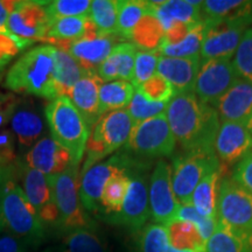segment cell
<instances>
[{
    "label": "cell",
    "mask_w": 252,
    "mask_h": 252,
    "mask_svg": "<svg viewBox=\"0 0 252 252\" xmlns=\"http://www.w3.org/2000/svg\"><path fill=\"white\" fill-rule=\"evenodd\" d=\"M165 115L176 141L186 152L214 150L220 128L219 113L212 105L201 102L195 93L176 94L167 104Z\"/></svg>",
    "instance_id": "obj_1"
},
{
    "label": "cell",
    "mask_w": 252,
    "mask_h": 252,
    "mask_svg": "<svg viewBox=\"0 0 252 252\" xmlns=\"http://www.w3.org/2000/svg\"><path fill=\"white\" fill-rule=\"evenodd\" d=\"M4 87L13 93L46 99L59 97L56 87V47L41 45L28 50L8 69Z\"/></svg>",
    "instance_id": "obj_2"
},
{
    "label": "cell",
    "mask_w": 252,
    "mask_h": 252,
    "mask_svg": "<svg viewBox=\"0 0 252 252\" xmlns=\"http://www.w3.org/2000/svg\"><path fill=\"white\" fill-rule=\"evenodd\" d=\"M0 220L5 231L30 248L40 247L45 241V224L13 179L6 181L0 189Z\"/></svg>",
    "instance_id": "obj_3"
},
{
    "label": "cell",
    "mask_w": 252,
    "mask_h": 252,
    "mask_svg": "<svg viewBox=\"0 0 252 252\" xmlns=\"http://www.w3.org/2000/svg\"><path fill=\"white\" fill-rule=\"evenodd\" d=\"M52 138L71 156L72 163L80 165L87 150L90 127L67 96L50 100L45 109Z\"/></svg>",
    "instance_id": "obj_4"
},
{
    "label": "cell",
    "mask_w": 252,
    "mask_h": 252,
    "mask_svg": "<svg viewBox=\"0 0 252 252\" xmlns=\"http://www.w3.org/2000/svg\"><path fill=\"white\" fill-rule=\"evenodd\" d=\"M134 124L126 109L116 110L103 115L94 126L93 134L87 144V159L82 174L96 165L99 160L125 146Z\"/></svg>",
    "instance_id": "obj_5"
},
{
    "label": "cell",
    "mask_w": 252,
    "mask_h": 252,
    "mask_svg": "<svg viewBox=\"0 0 252 252\" xmlns=\"http://www.w3.org/2000/svg\"><path fill=\"white\" fill-rule=\"evenodd\" d=\"M78 165L71 163L61 174L53 176V189L59 222L56 230L67 234L77 229H94V223L82 206L78 193Z\"/></svg>",
    "instance_id": "obj_6"
},
{
    "label": "cell",
    "mask_w": 252,
    "mask_h": 252,
    "mask_svg": "<svg viewBox=\"0 0 252 252\" xmlns=\"http://www.w3.org/2000/svg\"><path fill=\"white\" fill-rule=\"evenodd\" d=\"M172 187L175 198L181 206L190 204V198L197 185L209 175L219 171L220 161L215 151L187 152L173 159Z\"/></svg>",
    "instance_id": "obj_7"
},
{
    "label": "cell",
    "mask_w": 252,
    "mask_h": 252,
    "mask_svg": "<svg viewBox=\"0 0 252 252\" xmlns=\"http://www.w3.org/2000/svg\"><path fill=\"white\" fill-rule=\"evenodd\" d=\"M47 1H15L5 24L6 35L23 50L36 41H46L50 20L46 11Z\"/></svg>",
    "instance_id": "obj_8"
},
{
    "label": "cell",
    "mask_w": 252,
    "mask_h": 252,
    "mask_svg": "<svg viewBox=\"0 0 252 252\" xmlns=\"http://www.w3.org/2000/svg\"><path fill=\"white\" fill-rule=\"evenodd\" d=\"M217 220L252 244V195L230 178L220 179Z\"/></svg>",
    "instance_id": "obj_9"
},
{
    "label": "cell",
    "mask_w": 252,
    "mask_h": 252,
    "mask_svg": "<svg viewBox=\"0 0 252 252\" xmlns=\"http://www.w3.org/2000/svg\"><path fill=\"white\" fill-rule=\"evenodd\" d=\"M209 23L207 35L201 48V61L214 59H231L241 42L244 32L252 23V1L243 12L225 20Z\"/></svg>",
    "instance_id": "obj_10"
},
{
    "label": "cell",
    "mask_w": 252,
    "mask_h": 252,
    "mask_svg": "<svg viewBox=\"0 0 252 252\" xmlns=\"http://www.w3.org/2000/svg\"><path fill=\"white\" fill-rule=\"evenodd\" d=\"M175 145L176 139L163 112L135 125L125 147L140 157L161 158L171 157Z\"/></svg>",
    "instance_id": "obj_11"
},
{
    "label": "cell",
    "mask_w": 252,
    "mask_h": 252,
    "mask_svg": "<svg viewBox=\"0 0 252 252\" xmlns=\"http://www.w3.org/2000/svg\"><path fill=\"white\" fill-rule=\"evenodd\" d=\"M239 80L231 59L201 61L194 93L201 102L215 105L220 97Z\"/></svg>",
    "instance_id": "obj_12"
},
{
    "label": "cell",
    "mask_w": 252,
    "mask_h": 252,
    "mask_svg": "<svg viewBox=\"0 0 252 252\" xmlns=\"http://www.w3.org/2000/svg\"><path fill=\"white\" fill-rule=\"evenodd\" d=\"M21 181L24 193L33 206L40 220L45 225L56 229L59 222V212L56 208L53 176L45 175L36 169L20 163Z\"/></svg>",
    "instance_id": "obj_13"
},
{
    "label": "cell",
    "mask_w": 252,
    "mask_h": 252,
    "mask_svg": "<svg viewBox=\"0 0 252 252\" xmlns=\"http://www.w3.org/2000/svg\"><path fill=\"white\" fill-rule=\"evenodd\" d=\"M150 212L154 222L166 225L176 220L181 204L178 202L172 187V167L160 160L152 172L149 187Z\"/></svg>",
    "instance_id": "obj_14"
},
{
    "label": "cell",
    "mask_w": 252,
    "mask_h": 252,
    "mask_svg": "<svg viewBox=\"0 0 252 252\" xmlns=\"http://www.w3.org/2000/svg\"><path fill=\"white\" fill-rule=\"evenodd\" d=\"M128 163L130 160L125 156H115L108 161L97 162L82 174L78 193L82 206L87 213L97 214L102 212L100 198L106 182L116 173L127 169Z\"/></svg>",
    "instance_id": "obj_15"
},
{
    "label": "cell",
    "mask_w": 252,
    "mask_h": 252,
    "mask_svg": "<svg viewBox=\"0 0 252 252\" xmlns=\"http://www.w3.org/2000/svg\"><path fill=\"white\" fill-rule=\"evenodd\" d=\"M150 215L149 188L146 179L139 174L132 175L130 176V184L122 210L117 215L110 217V222L138 231L143 229Z\"/></svg>",
    "instance_id": "obj_16"
},
{
    "label": "cell",
    "mask_w": 252,
    "mask_h": 252,
    "mask_svg": "<svg viewBox=\"0 0 252 252\" xmlns=\"http://www.w3.org/2000/svg\"><path fill=\"white\" fill-rule=\"evenodd\" d=\"M11 131L17 138L21 152L30 151L45 137L46 124L39 105L31 98L19 100L11 119Z\"/></svg>",
    "instance_id": "obj_17"
},
{
    "label": "cell",
    "mask_w": 252,
    "mask_h": 252,
    "mask_svg": "<svg viewBox=\"0 0 252 252\" xmlns=\"http://www.w3.org/2000/svg\"><path fill=\"white\" fill-rule=\"evenodd\" d=\"M25 165L45 175H59L72 163L71 156L52 137L46 135L25 154Z\"/></svg>",
    "instance_id": "obj_18"
},
{
    "label": "cell",
    "mask_w": 252,
    "mask_h": 252,
    "mask_svg": "<svg viewBox=\"0 0 252 252\" xmlns=\"http://www.w3.org/2000/svg\"><path fill=\"white\" fill-rule=\"evenodd\" d=\"M214 150L217 158L223 162H239L252 151V134L250 130L247 125L239 123H220Z\"/></svg>",
    "instance_id": "obj_19"
},
{
    "label": "cell",
    "mask_w": 252,
    "mask_h": 252,
    "mask_svg": "<svg viewBox=\"0 0 252 252\" xmlns=\"http://www.w3.org/2000/svg\"><path fill=\"white\" fill-rule=\"evenodd\" d=\"M220 122L249 125L252 117V83L239 80L220 97L215 105Z\"/></svg>",
    "instance_id": "obj_20"
},
{
    "label": "cell",
    "mask_w": 252,
    "mask_h": 252,
    "mask_svg": "<svg viewBox=\"0 0 252 252\" xmlns=\"http://www.w3.org/2000/svg\"><path fill=\"white\" fill-rule=\"evenodd\" d=\"M201 65L200 55L191 58H165L160 56L157 74L171 83L176 94L194 93Z\"/></svg>",
    "instance_id": "obj_21"
},
{
    "label": "cell",
    "mask_w": 252,
    "mask_h": 252,
    "mask_svg": "<svg viewBox=\"0 0 252 252\" xmlns=\"http://www.w3.org/2000/svg\"><path fill=\"white\" fill-rule=\"evenodd\" d=\"M103 83L104 81L97 72H87L72 87L67 96L89 127L96 125L102 117L99 110V89Z\"/></svg>",
    "instance_id": "obj_22"
},
{
    "label": "cell",
    "mask_w": 252,
    "mask_h": 252,
    "mask_svg": "<svg viewBox=\"0 0 252 252\" xmlns=\"http://www.w3.org/2000/svg\"><path fill=\"white\" fill-rule=\"evenodd\" d=\"M56 48L67 50L87 72H97L99 65L111 54L113 39L111 36L99 35L94 39L74 41Z\"/></svg>",
    "instance_id": "obj_23"
},
{
    "label": "cell",
    "mask_w": 252,
    "mask_h": 252,
    "mask_svg": "<svg viewBox=\"0 0 252 252\" xmlns=\"http://www.w3.org/2000/svg\"><path fill=\"white\" fill-rule=\"evenodd\" d=\"M202 1L168 0V1H149L151 12L161 24L165 31L176 23L197 24L202 18Z\"/></svg>",
    "instance_id": "obj_24"
},
{
    "label": "cell",
    "mask_w": 252,
    "mask_h": 252,
    "mask_svg": "<svg viewBox=\"0 0 252 252\" xmlns=\"http://www.w3.org/2000/svg\"><path fill=\"white\" fill-rule=\"evenodd\" d=\"M98 31L89 17L62 18L50 23L47 41L61 47L82 39H94Z\"/></svg>",
    "instance_id": "obj_25"
},
{
    "label": "cell",
    "mask_w": 252,
    "mask_h": 252,
    "mask_svg": "<svg viewBox=\"0 0 252 252\" xmlns=\"http://www.w3.org/2000/svg\"><path fill=\"white\" fill-rule=\"evenodd\" d=\"M45 252H109L94 229H77L63 235L61 241Z\"/></svg>",
    "instance_id": "obj_26"
},
{
    "label": "cell",
    "mask_w": 252,
    "mask_h": 252,
    "mask_svg": "<svg viewBox=\"0 0 252 252\" xmlns=\"http://www.w3.org/2000/svg\"><path fill=\"white\" fill-rule=\"evenodd\" d=\"M169 245L176 250L207 252L206 244L196 225L186 220H174L166 224Z\"/></svg>",
    "instance_id": "obj_27"
},
{
    "label": "cell",
    "mask_w": 252,
    "mask_h": 252,
    "mask_svg": "<svg viewBox=\"0 0 252 252\" xmlns=\"http://www.w3.org/2000/svg\"><path fill=\"white\" fill-rule=\"evenodd\" d=\"M220 182V171L207 175L195 188L190 198V204L201 215L217 220V197Z\"/></svg>",
    "instance_id": "obj_28"
},
{
    "label": "cell",
    "mask_w": 252,
    "mask_h": 252,
    "mask_svg": "<svg viewBox=\"0 0 252 252\" xmlns=\"http://www.w3.org/2000/svg\"><path fill=\"white\" fill-rule=\"evenodd\" d=\"M134 91L131 82L123 80L104 82L99 89L100 115L126 108L131 102Z\"/></svg>",
    "instance_id": "obj_29"
},
{
    "label": "cell",
    "mask_w": 252,
    "mask_h": 252,
    "mask_svg": "<svg viewBox=\"0 0 252 252\" xmlns=\"http://www.w3.org/2000/svg\"><path fill=\"white\" fill-rule=\"evenodd\" d=\"M208 28H209V23H208L207 19H203L195 25L193 30L189 32L188 35L181 42L176 43V45L162 43L158 49L160 56H165V58H191V56L200 55Z\"/></svg>",
    "instance_id": "obj_30"
},
{
    "label": "cell",
    "mask_w": 252,
    "mask_h": 252,
    "mask_svg": "<svg viewBox=\"0 0 252 252\" xmlns=\"http://www.w3.org/2000/svg\"><path fill=\"white\" fill-rule=\"evenodd\" d=\"M86 74L87 71L67 50L56 48V87L59 96H68L72 87Z\"/></svg>",
    "instance_id": "obj_31"
},
{
    "label": "cell",
    "mask_w": 252,
    "mask_h": 252,
    "mask_svg": "<svg viewBox=\"0 0 252 252\" xmlns=\"http://www.w3.org/2000/svg\"><path fill=\"white\" fill-rule=\"evenodd\" d=\"M149 2V1H147ZM165 30L161 24L151 12L149 6V12L144 15L143 19L134 28L132 33L131 41H133L135 47H139L140 50H158L161 46Z\"/></svg>",
    "instance_id": "obj_32"
},
{
    "label": "cell",
    "mask_w": 252,
    "mask_h": 252,
    "mask_svg": "<svg viewBox=\"0 0 252 252\" xmlns=\"http://www.w3.org/2000/svg\"><path fill=\"white\" fill-rule=\"evenodd\" d=\"M207 252H252V244L217 220L216 229L207 241Z\"/></svg>",
    "instance_id": "obj_33"
},
{
    "label": "cell",
    "mask_w": 252,
    "mask_h": 252,
    "mask_svg": "<svg viewBox=\"0 0 252 252\" xmlns=\"http://www.w3.org/2000/svg\"><path fill=\"white\" fill-rule=\"evenodd\" d=\"M127 169L116 173L104 187L100 207L102 212L105 214H117L122 210L126 193H127L128 184H130V174Z\"/></svg>",
    "instance_id": "obj_34"
},
{
    "label": "cell",
    "mask_w": 252,
    "mask_h": 252,
    "mask_svg": "<svg viewBox=\"0 0 252 252\" xmlns=\"http://www.w3.org/2000/svg\"><path fill=\"white\" fill-rule=\"evenodd\" d=\"M89 18L102 36L117 34L118 0H94L91 1Z\"/></svg>",
    "instance_id": "obj_35"
},
{
    "label": "cell",
    "mask_w": 252,
    "mask_h": 252,
    "mask_svg": "<svg viewBox=\"0 0 252 252\" xmlns=\"http://www.w3.org/2000/svg\"><path fill=\"white\" fill-rule=\"evenodd\" d=\"M149 12V2L139 0H118L117 34L131 40L134 28Z\"/></svg>",
    "instance_id": "obj_36"
},
{
    "label": "cell",
    "mask_w": 252,
    "mask_h": 252,
    "mask_svg": "<svg viewBox=\"0 0 252 252\" xmlns=\"http://www.w3.org/2000/svg\"><path fill=\"white\" fill-rule=\"evenodd\" d=\"M251 1L244 0H206L202 1V18L220 21L232 18L243 12Z\"/></svg>",
    "instance_id": "obj_37"
},
{
    "label": "cell",
    "mask_w": 252,
    "mask_h": 252,
    "mask_svg": "<svg viewBox=\"0 0 252 252\" xmlns=\"http://www.w3.org/2000/svg\"><path fill=\"white\" fill-rule=\"evenodd\" d=\"M90 8V0H53L46 4L50 23L62 18L89 17Z\"/></svg>",
    "instance_id": "obj_38"
},
{
    "label": "cell",
    "mask_w": 252,
    "mask_h": 252,
    "mask_svg": "<svg viewBox=\"0 0 252 252\" xmlns=\"http://www.w3.org/2000/svg\"><path fill=\"white\" fill-rule=\"evenodd\" d=\"M166 103L150 102L139 90L135 89L131 102L126 106V111L128 112L135 126L140 124V123L146 122L149 119H152L157 117V116L161 115V113L166 111Z\"/></svg>",
    "instance_id": "obj_39"
},
{
    "label": "cell",
    "mask_w": 252,
    "mask_h": 252,
    "mask_svg": "<svg viewBox=\"0 0 252 252\" xmlns=\"http://www.w3.org/2000/svg\"><path fill=\"white\" fill-rule=\"evenodd\" d=\"M169 248L166 226L162 224H147L140 230L138 250L139 252H167Z\"/></svg>",
    "instance_id": "obj_40"
},
{
    "label": "cell",
    "mask_w": 252,
    "mask_h": 252,
    "mask_svg": "<svg viewBox=\"0 0 252 252\" xmlns=\"http://www.w3.org/2000/svg\"><path fill=\"white\" fill-rule=\"evenodd\" d=\"M159 58V50H150V52L149 50H138L135 54L133 80L131 82L134 89L139 88L141 84L157 74Z\"/></svg>",
    "instance_id": "obj_41"
},
{
    "label": "cell",
    "mask_w": 252,
    "mask_h": 252,
    "mask_svg": "<svg viewBox=\"0 0 252 252\" xmlns=\"http://www.w3.org/2000/svg\"><path fill=\"white\" fill-rule=\"evenodd\" d=\"M235 70L238 77L252 83V28H248L234 55Z\"/></svg>",
    "instance_id": "obj_42"
},
{
    "label": "cell",
    "mask_w": 252,
    "mask_h": 252,
    "mask_svg": "<svg viewBox=\"0 0 252 252\" xmlns=\"http://www.w3.org/2000/svg\"><path fill=\"white\" fill-rule=\"evenodd\" d=\"M137 90H139L146 99L153 103L168 104L169 100L175 96V91L171 83L159 74H156L147 80L139 88H137Z\"/></svg>",
    "instance_id": "obj_43"
},
{
    "label": "cell",
    "mask_w": 252,
    "mask_h": 252,
    "mask_svg": "<svg viewBox=\"0 0 252 252\" xmlns=\"http://www.w3.org/2000/svg\"><path fill=\"white\" fill-rule=\"evenodd\" d=\"M176 220H186V222H190L196 225L201 236L206 242L215 231L217 224V220H212L202 216L191 204L181 206L178 212V215H176Z\"/></svg>",
    "instance_id": "obj_44"
},
{
    "label": "cell",
    "mask_w": 252,
    "mask_h": 252,
    "mask_svg": "<svg viewBox=\"0 0 252 252\" xmlns=\"http://www.w3.org/2000/svg\"><path fill=\"white\" fill-rule=\"evenodd\" d=\"M118 58V74L119 80L132 82L134 72L135 54L138 49L132 42H122L113 47Z\"/></svg>",
    "instance_id": "obj_45"
},
{
    "label": "cell",
    "mask_w": 252,
    "mask_h": 252,
    "mask_svg": "<svg viewBox=\"0 0 252 252\" xmlns=\"http://www.w3.org/2000/svg\"><path fill=\"white\" fill-rule=\"evenodd\" d=\"M14 138L13 132L11 130L0 128V165L1 166H14V161L17 160Z\"/></svg>",
    "instance_id": "obj_46"
},
{
    "label": "cell",
    "mask_w": 252,
    "mask_h": 252,
    "mask_svg": "<svg viewBox=\"0 0 252 252\" xmlns=\"http://www.w3.org/2000/svg\"><path fill=\"white\" fill-rule=\"evenodd\" d=\"M231 179L252 195V151L237 162Z\"/></svg>",
    "instance_id": "obj_47"
},
{
    "label": "cell",
    "mask_w": 252,
    "mask_h": 252,
    "mask_svg": "<svg viewBox=\"0 0 252 252\" xmlns=\"http://www.w3.org/2000/svg\"><path fill=\"white\" fill-rule=\"evenodd\" d=\"M19 100L20 98H18L14 94L0 93V128L11 122Z\"/></svg>",
    "instance_id": "obj_48"
},
{
    "label": "cell",
    "mask_w": 252,
    "mask_h": 252,
    "mask_svg": "<svg viewBox=\"0 0 252 252\" xmlns=\"http://www.w3.org/2000/svg\"><path fill=\"white\" fill-rule=\"evenodd\" d=\"M97 75L102 78L104 82H112L119 80L118 74V58L117 53L115 49H112L111 54L106 58L102 64L99 65Z\"/></svg>",
    "instance_id": "obj_49"
},
{
    "label": "cell",
    "mask_w": 252,
    "mask_h": 252,
    "mask_svg": "<svg viewBox=\"0 0 252 252\" xmlns=\"http://www.w3.org/2000/svg\"><path fill=\"white\" fill-rule=\"evenodd\" d=\"M196 24H187V23H176L165 31V36H163L162 43L165 45H176L181 42L186 36L188 35L189 32L193 30ZM161 43V45H162Z\"/></svg>",
    "instance_id": "obj_50"
},
{
    "label": "cell",
    "mask_w": 252,
    "mask_h": 252,
    "mask_svg": "<svg viewBox=\"0 0 252 252\" xmlns=\"http://www.w3.org/2000/svg\"><path fill=\"white\" fill-rule=\"evenodd\" d=\"M20 52L21 49L11 37L0 33V68H5V65Z\"/></svg>",
    "instance_id": "obj_51"
},
{
    "label": "cell",
    "mask_w": 252,
    "mask_h": 252,
    "mask_svg": "<svg viewBox=\"0 0 252 252\" xmlns=\"http://www.w3.org/2000/svg\"><path fill=\"white\" fill-rule=\"evenodd\" d=\"M0 252H30V247L4 230L0 235Z\"/></svg>",
    "instance_id": "obj_52"
},
{
    "label": "cell",
    "mask_w": 252,
    "mask_h": 252,
    "mask_svg": "<svg viewBox=\"0 0 252 252\" xmlns=\"http://www.w3.org/2000/svg\"><path fill=\"white\" fill-rule=\"evenodd\" d=\"M14 4L15 1H4V0H0V33L6 34L5 24Z\"/></svg>",
    "instance_id": "obj_53"
},
{
    "label": "cell",
    "mask_w": 252,
    "mask_h": 252,
    "mask_svg": "<svg viewBox=\"0 0 252 252\" xmlns=\"http://www.w3.org/2000/svg\"><path fill=\"white\" fill-rule=\"evenodd\" d=\"M15 171H17V169H15L14 166L6 167V166L0 165V189H1V187L4 186L6 181L13 178Z\"/></svg>",
    "instance_id": "obj_54"
},
{
    "label": "cell",
    "mask_w": 252,
    "mask_h": 252,
    "mask_svg": "<svg viewBox=\"0 0 252 252\" xmlns=\"http://www.w3.org/2000/svg\"><path fill=\"white\" fill-rule=\"evenodd\" d=\"M167 252H194V251H182V250H176V249L172 248L171 245H169L168 250H167Z\"/></svg>",
    "instance_id": "obj_55"
},
{
    "label": "cell",
    "mask_w": 252,
    "mask_h": 252,
    "mask_svg": "<svg viewBox=\"0 0 252 252\" xmlns=\"http://www.w3.org/2000/svg\"><path fill=\"white\" fill-rule=\"evenodd\" d=\"M5 75V68H0V82H1L2 78H4Z\"/></svg>",
    "instance_id": "obj_56"
},
{
    "label": "cell",
    "mask_w": 252,
    "mask_h": 252,
    "mask_svg": "<svg viewBox=\"0 0 252 252\" xmlns=\"http://www.w3.org/2000/svg\"><path fill=\"white\" fill-rule=\"evenodd\" d=\"M248 128H249V130H250V132H251V134H252V117H251V119H250V122H249Z\"/></svg>",
    "instance_id": "obj_57"
},
{
    "label": "cell",
    "mask_w": 252,
    "mask_h": 252,
    "mask_svg": "<svg viewBox=\"0 0 252 252\" xmlns=\"http://www.w3.org/2000/svg\"><path fill=\"white\" fill-rule=\"evenodd\" d=\"M2 231H4V224H2V220H0V235H1Z\"/></svg>",
    "instance_id": "obj_58"
}]
</instances>
